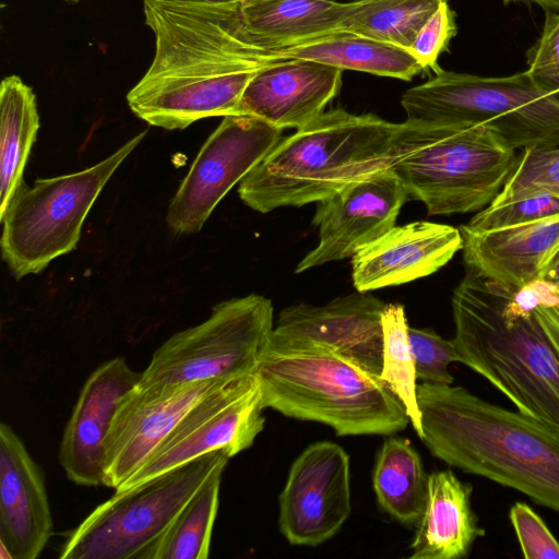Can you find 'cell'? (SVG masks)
Instances as JSON below:
<instances>
[{
  "label": "cell",
  "mask_w": 559,
  "mask_h": 559,
  "mask_svg": "<svg viewBox=\"0 0 559 559\" xmlns=\"http://www.w3.org/2000/svg\"><path fill=\"white\" fill-rule=\"evenodd\" d=\"M449 0H357L345 32L409 49L418 32Z\"/></svg>",
  "instance_id": "cell-28"
},
{
  "label": "cell",
  "mask_w": 559,
  "mask_h": 559,
  "mask_svg": "<svg viewBox=\"0 0 559 559\" xmlns=\"http://www.w3.org/2000/svg\"><path fill=\"white\" fill-rule=\"evenodd\" d=\"M534 316L559 354V308L538 307Z\"/></svg>",
  "instance_id": "cell-36"
},
{
  "label": "cell",
  "mask_w": 559,
  "mask_h": 559,
  "mask_svg": "<svg viewBox=\"0 0 559 559\" xmlns=\"http://www.w3.org/2000/svg\"><path fill=\"white\" fill-rule=\"evenodd\" d=\"M385 305L361 292L337 297L323 306L293 305L280 312L271 340L331 350L379 377Z\"/></svg>",
  "instance_id": "cell-16"
},
{
  "label": "cell",
  "mask_w": 559,
  "mask_h": 559,
  "mask_svg": "<svg viewBox=\"0 0 559 559\" xmlns=\"http://www.w3.org/2000/svg\"><path fill=\"white\" fill-rule=\"evenodd\" d=\"M401 105L407 121L483 126L515 151L559 145V103L526 70L508 76L442 70L407 90Z\"/></svg>",
  "instance_id": "cell-6"
},
{
  "label": "cell",
  "mask_w": 559,
  "mask_h": 559,
  "mask_svg": "<svg viewBox=\"0 0 559 559\" xmlns=\"http://www.w3.org/2000/svg\"><path fill=\"white\" fill-rule=\"evenodd\" d=\"M62 1H64L67 3H79L82 0H62Z\"/></svg>",
  "instance_id": "cell-40"
},
{
  "label": "cell",
  "mask_w": 559,
  "mask_h": 559,
  "mask_svg": "<svg viewBox=\"0 0 559 559\" xmlns=\"http://www.w3.org/2000/svg\"><path fill=\"white\" fill-rule=\"evenodd\" d=\"M225 467L217 468L189 499L156 546L152 559H207Z\"/></svg>",
  "instance_id": "cell-27"
},
{
  "label": "cell",
  "mask_w": 559,
  "mask_h": 559,
  "mask_svg": "<svg viewBox=\"0 0 559 559\" xmlns=\"http://www.w3.org/2000/svg\"><path fill=\"white\" fill-rule=\"evenodd\" d=\"M518 153L477 124H447L435 141L412 152L393 170L408 197L429 215L477 212L502 189Z\"/></svg>",
  "instance_id": "cell-10"
},
{
  "label": "cell",
  "mask_w": 559,
  "mask_h": 559,
  "mask_svg": "<svg viewBox=\"0 0 559 559\" xmlns=\"http://www.w3.org/2000/svg\"><path fill=\"white\" fill-rule=\"evenodd\" d=\"M460 228L431 222L393 226L352 257L357 292L395 286L433 274L462 250Z\"/></svg>",
  "instance_id": "cell-20"
},
{
  "label": "cell",
  "mask_w": 559,
  "mask_h": 559,
  "mask_svg": "<svg viewBox=\"0 0 559 559\" xmlns=\"http://www.w3.org/2000/svg\"><path fill=\"white\" fill-rule=\"evenodd\" d=\"M227 381L230 380L135 385L120 400L105 439L104 485L119 488L197 403Z\"/></svg>",
  "instance_id": "cell-15"
},
{
  "label": "cell",
  "mask_w": 559,
  "mask_h": 559,
  "mask_svg": "<svg viewBox=\"0 0 559 559\" xmlns=\"http://www.w3.org/2000/svg\"><path fill=\"white\" fill-rule=\"evenodd\" d=\"M278 526L292 545L318 546L352 511L349 456L331 441L308 445L293 462L278 497Z\"/></svg>",
  "instance_id": "cell-13"
},
{
  "label": "cell",
  "mask_w": 559,
  "mask_h": 559,
  "mask_svg": "<svg viewBox=\"0 0 559 559\" xmlns=\"http://www.w3.org/2000/svg\"><path fill=\"white\" fill-rule=\"evenodd\" d=\"M514 289L466 267L452 294L461 364L559 435V354Z\"/></svg>",
  "instance_id": "cell-4"
},
{
  "label": "cell",
  "mask_w": 559,
  "mask_h": 559,
  "mask_svg": "<svg viewBox=\"0 0 559 559\" xmlns=\"http://www.w3.org/2000/svg\"><path fill=\"white\" fill-rule=\"evenodd\" d=\"M445 127L407 120L393 123L342 108L324 111L281 140L239 182L238 194L260 213L317 203L392 168L435 141Z\"/></svg>",
  "instance_id": "cell-2"
},
{
  "label": "cell",
  "mask_w": 559,
  "mask_h": 559,
  "mask_svg": "<svg viewBox=\"0 0 559 559\" xmlns=\"http://www.w3.org/2000/svg\"><path fill=\"white\" fill-rule=\"evenodd\" d=\"M502 2L503 4H509L512 2L535 3L542 7L544 10L559 11V0H502Z\"/></svg>",
  "instance_id": "cell-38"
},
{
  "label": "cell",
  "mask_w": 559,
  "mask_h": 559,
  "mask_svg": "<svg viewBox=\"0 0 559 559\" xmlns=\"http://www.w3.org/2000/svg\"><path fill=\"white\" fill-rule=\"evenodd\" d=\"M52 530L44 473L15 431L1 423V558H37L47 545Z\"/></svg>",
  "instance_id": "cell-18"
},
{
  "label": "cell",
  "mask_w": 559,
  "mask_h": 559,
  "mask_svg": "<svg viewBox=\"0 0 559 559\" xmlns=\"http://www.w3.org/2000/svg\"><path fill=\"white\" fill-rule=\"evenodd\" d=\"M143 12L155 38L154 57L127 103L154 127L181 130L235 115L258 70L286 59L247 28L240 3L143 0Z\"/></svg>",
  "instance_id": "cell-1"
},
{
  "label": "cell",
  "mask_w": 559,
  "mask_h": 559,
  "mask_svg": "<svg viewBox=\"0 0 559 559\" xmlns=\"http://www.w3.org/2000/svg\"><path fill=\"white\" fill-rule=\"evenodd\" d=\"M39 129L36 96L19 75L0 85V218L16 189Z\"/></svg>",
  "instance_id": "cell-26"
},
{
  "label": "cell",
  "mask_w": 559,
  "mask_h": 559,
  "mask_svg": "<svg viewBox=\"0 0 559 559\" xmlns=\"http://www.w3.org/2000/svg\"><path fill=\"white\" fill-rule=\"evenodd\" d=\"M282 131L254 116H224L169 203L166 223L170 230L199 233L226 193L281 141Z\"/></svg>",
  "instance_id": "cell-12"
},
{
  "label": "cell",
  "mask_w": 559,
  "mask_h": 559,
  "mask_svg": "<svg viewBox=\"0 0 559 559\" xmlns=\"http://www.w3.org/2000/svg\"><path fill=\"white\" fill-rule=\"evenodd\" d=\"M195 1H204V2H214V3H241L249 0H195Z\"/></svg>",
  "instance_id": "cell-39"
},
{
  "label": "cell",
  "mask_w": 559,
  "mask_h": 559,
  "mask_svg": "<svg viewBox=\"0 0 559 559\" xmlns=\"http://www.w3.org/2000/svg\"><path fill=\"white\" fill-rule=\"evenodd\" d=\"M526 60L533 82L559 103V11L545 10L540 36L527 50Z\"/></svg>",
  "instance_id": "cell-33"
},
{
  "label": "cell",
  "mask_w": 559,
  "mask_h": 559,
  "mask_svg": "<svg viewBox=\"0 0 559 559\" xmlns=\"http://www.w3.org/2000/svg\"><path fill=\"white\" fill-rule=\"evenodd\" d=\"M343 70L308 59L262 67L246 86L235 115H250L284 129H299L324 112L338 94Z\"/></svg>",
  "instance_id": "cell-19"
},
{
  "label": "cell",
  "mask_w": 559,
  "mask_h": 559,
  "mask_svg": "<svg viewBox=\"0 0 559 559\" xmlns=\"http://www.w3.org/2000/svg\"><path fill=\"white\" fill-rule=\"evenodd\" d=\"M417 401L433 456L559 513V435L461 385L424 382Z\"/></svg>",
  "instance_id": "cell-3"
},
{
  "label": "cell",
  "mask_w": 559,
  "mask_h": 559,
  "mask_svg": "<svg viewBox=\"0 0 559 559\" xmlns=\"http://www.w3.org/2000/svg\"><path fill=\"white\" fill-rule=\"evenodd\" d=\"M557 213L559 197L540 193L502 204H489L462 226L476 231L492 230L530 223Z\"/></svg>",
  "instance_id": "cell-31"
},
{
  "label": "cell",
  "mask_w": 559,
  "mask_h": 559,
  "mask_svg": "<svg viewBox=\"0 0 559 559\" xmlns=\"http://www.w3.org/2000/svg\"><path fill=\"white\" fill-rule=\"evenodd\" d=\"M509 518L524 558L559 559V542L531 507L516 502L511 507Z\"/></svg>",
  "instance_id": "cell-34"
},
{
  "label": "cell",
  "mask_w": 559,
  "mask_h": 559,
  "mask_svg": "<svg viewBox=\"0 0 559 559\" xmlns=\"http://www.w3.org/2000/svg\"><path fill=\"white\" fill-rule=\"evenodd\" d=\"M540 193L559 197V145L522 150L502 189L490 204Z\"/></svg>",
  "instance_id": "cell-30"
},
{
  "label": "cell",
  "mask_w": 559,
  "mask_h": 559,
  "mask_svg": "<svg viewBox=\"0 0 559 559\" xmlns=\"http://www.w3.org/2000/svg\"><path fill=\"white\" fill-rule=\"evenodd\" d=\"M255 376L265 408L322 423L337 436H389L411 421L378 376L318 346L270 340Z\"/></svg>",
  "instance_id": "cell-5"
},
{
  "label": "cell",
  "mask_w": 559,
  "mask_h": 559,
  "mask_svg": "<svg viewBox=\"0 0 559 559\" xmlns=\"http://www.w3.org/2000/svg\"><path fill=\"white\" fill-rule=\"evenodd\" d=\"M408 330L404 306L400 304L385 305L382 312L383 355L379 378L402 401L413 428L420 438L418 384Z\"/></svg>",
  "instance_id": "cell-29"
},
{
  "label": "cell",
  "mask_w": 559,
  "mask_h": 559,
  "mask_svg": "<svg viewBox=\"0 0 559 559\" xmlns=\"http://www.w3.org/2000/svg\"><path fill=\"white\" fill-rule=\"evenodd\" d=\"M473 487L450 469L429 474L424 514L411 544V559H457L485 535L471 506Z\"/></svg>",
  "instance_id": "cell-22"
},
{
  "label": "cell",
  "mask_w": 559,
  "mask_h": 559,
  "mask_svg": "<svg viewBox=\"0 0 559 559\" xmlns=\"http://www.w3.org/2000/svg\"><path fill=\"white\" fill-rule=\"evenodd\" d=\"M284 58L308 59L341 70L411 81L425 68L407 48L353 32H338L282 49Z\"/></svg>",
  "instance_id": "cell-24"
},
{
  "label": "cell",
  "mask_w": 559,
  "mask_h": 559,
  "mask_svg": "<svg viewBox=\"0 0 559 559\" xmlns=\"http://www.w3.org/2000/svg\"><path fill=\"white\" fill-rule=\"evenodd\" d=\"M146 132L90 168L37 179L32 187L22 181L0 218L2 258L16 280L41 272L53 259L76 248L93 203Z\"/></svg>",
  "instance_id": "cell-8"
},
{
  "label": "cell",
  "mask_w": 559,
  "mask_h": 559,
  "mask_svg": "<svg viewBox=\"0 0 559 559\" xmlns=\"http://www.w3.org/2000/svg\"><path fill=\"white\" fill-rule=\"evenodd\" d=\"M274 328L272 301L258 294L215 305L202 323L179 331L153 354L136 386L253 376Z\"/></svg>",
  "instance_id": "cell-9"
},
{
  "label": "cell",
  "mask_w": 559,
  "mask_h": 559,
  "mask_svg": "<svg viewBox=\"0 0 559 559\" xmlns=\"http://www.w3.org/2000/svg\"><path fill=\"white\" fill-rule=\"evenodd\" d=\"M123 357L99 365L84 382L64 427L59 462L67 477L76 485H104L105 439L114 415L130 390L140 381Z\"/></svg>",
  "instance_id": "cell-17"
},
{
  "label": "cell",
  "mask_w": 559,
  "mask_h": 559,
  "mask_svg": "<svg viewBox=\"0 0 559 559\" xmlns=\"http://www.w3.org/2000/svg\"><path fill=\"white\" fill-rule=\"evenodd\" d=\"M357 0H249L240 3L247 28L263 44L284 49L345 32Z\"/></svg>",
  "instance_id": "cell-23"
},
{
  "label": "cell",
  "mask_w": 559,
  "mask_h": 559,
  "mask_svg": "<svg viewBox=\"0 0 559 559\" xmlns=\"http://www.w3.org/2000/svg\"><path fill=\"white\" fill-rule=\"evenodd\" d=\"M230 454L218 450L115 491L67 536L61 559H152L176 516Z\"/></svg>",
  "instance_id": "cell-7"
},
{
  "label": "cell",
  "mask_w": 559,
  "mask_h": 559,
  "mask_svg": "<svg viewBox=\"0 0 559 559\" xmlns=\"http://www.w3.org/2000/svg\"><path fill=\"white\" fill-rule=\"evenodd\" d=\"M407 199V190L392 167L317 202L312 225L319 229V241L295 273L352 258L395 226Z\"/></svg>",
  "instance_id": "cell-14"
},
{
  "label": "cell",
  "mask_w": 559,
  "mask_h": 559,
  "mask_svg": "<svg viewBox=\"0 0 559 559\" xmlns=\"http://www.w3.org/2000/svg\"><path fill=\"white\" fill-rule=\"evenodd\" d=\"M544 278L559 287V252L555 255L548 265Z\"/></svg>",
  "instance_id": "cell-37"
},
{
  "label": "cell",
  "mask_w": 559,
  "mask_h": 559,
  "mask_svg": "<svg viewBox=\"0 0 559 559\" xmlns=\"http://www.w3.org/2000/svg\"><path fill=\"white\" fill-rule=\"evenodd\" d=\"M455 12L449 2H443L418 32L409 50L418 59L425 70L440 73L437 61L448 50L451 39L456 35Z\"/></svg>",
  "instance_id": "cell-35"
},
{
  "label": "cell",
  "mask_w": 559,
  "mask_h": 559,
  "mask_svg": "<svg viewBox=\"0 0 559 559\" xmlns=\"http://www.w3.org/2000/svg\"><path fill=\"white\" fill-rule=\"evenodd\" d=\"M460 230L466 267L510 288L544 278L559 252V213L506 228Z\"/></svg>",
  "instance_id": "cell-21"
},
{
  "label": "cell",
  "mask_w": 559,
  "mask_h": 559,
  "mask_svg": "<svg viewBox=\"0 0 559 559\" xmlns=\"http://www.w3.org/2000/svg\"><path fill=\"white\" fill-rule=\"evenodd\" d=\"M417 379L436 384H452L453 376L448 367L461 362L453 340H447L431 329L408 330Z\"/></svg>",
  "instance_id": "cell-32"
},
{
  "label": "cell",
  "mask_w": 559,
  "mask_h": 559,
  "mask_svg": "<svg viewBox=\"0 0 559 559\" xmlns=\"http://www.w3.org/2000/svg\"><path fill=\"white\" fill-rule=\"evenodd\" d=\"M428 480L411 442L389 435L378 452L372 476L380 507L403 525L417 526L427 503Z\"/></svg>",
  "instance_id": "cell-25"
},
{
  "label": "cell",
  "mask_w": 559,
  "mask_h": 559,
  "mask_svg": "<svg viewBox=\"0 0 559 559\" xmlns=\"http://www.w3.org/2000/svg\"><path fill=\"white\" fill-rule=\"evenodd\" d=\"M265 408L255 374L227 381L197 403L143 465L115 491L132 488L210 452L230 456L263 430Z\"/></svg>",
  "instance_id": "cell-11"
}]
</instances>
